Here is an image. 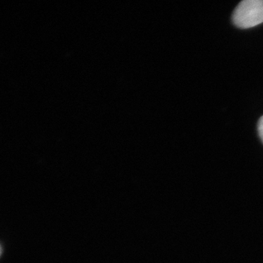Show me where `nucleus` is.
<instances>
[{
    "label": "nucleus",
    "mask_w": 263,
    "mask_h": 263,
    "mask_svg": "<svg viewBox=\"0 0 263 263\" xmlns=\"http://www.w3.org/2000/svg\"><path fill=\"white\" fill-rule=\"evenodd\" d=\"M233 23L248 29L263 23V0H245L238 5L233 14Z\"/></svg>",
    "instance_id": "obj_1"
},
{
    "label": "nucleus",
    "mask_w": 263,
    "mask_h": 263,
    "mask_svg": "<svg viewBox=\"0 0 263 263\" xmlns=\"http://www.w3.org/2000/svg\"><path fill=\"white\" fill-rule=\"evenodd\" d=\"M258 133L261 140L263 142V116L260 118L258 123Z\"/></svg>",
    "instance_id": "obj_2"
},
{
    "label": "nucleus",
    "mask_w": 263,
    "mask_h": 263,
    "mask_svg": "<svg viewBox=\"0 0 263 263\" xmlns=\"http://www.w3.org/2000/svg\"><path fill=\"white\" fill-rule=\"evenodd\" d=\"M2 252H3V249H2L1 246H0V255H1Z\"/></svg>",
    "instance_id": "obj_3"
}]
</instances>
